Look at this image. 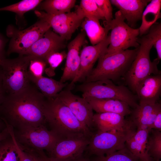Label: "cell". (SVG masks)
<instances>
[{
	"label": "cell",
	"instance_id": "1",
	"mask_svg": "<svg viewBox=\"0 0 161 161\" xmlns=\"http://www.w3.org/2000/svg\"><path fill=\"white\" fill-rule=\"evenodd\" d=\"M47 98L30 84L18 93L7 95L0 107L1 119L18 129L44 125Z\"/></svg>",
	"mask_w": 161,
	"mask_h": 161
},
{
	"label": "cell",
	"instance_id": "2",
	"mask_svg": "<svg viewBox=\"0 0 161 161\" xmlns=\"http://www.w3.org/2000/svg\"><path fill=\"white\" fill-rule=\"evenodd\" d=\"M45 115L46 123L49 124L51 130L61 138L83 136L90 138L93 134L57 95L47 98Z\"/></svg>",
	"mask_w": 161,
	"mask_h": 161
},
{
	"label": "cell",
	"instance_id": "3",
	"mask_svg": "<svg viewBox=\"0 0 161 161\" xmlns=\"http://www.w3.org/2000/svg\"><path fill=\"white\" fill-rule=\"evenodd\" d=\"M138 48L111 54L104 53L98 59L97 66L86 77L85 82L103 80L116 81L123 78L135 58Z\"/></svg>",
	"mask_w": 161,
	"mask_h": 161
},
{
	"label": "cell",
	"instance_id": "4",
	"mask_svg": "<svg viewBox=\"0 0 161 161\" xmlns=\"http://www.w3.org/2000/svg\"><path fill=\"white\" fill-rule=\"evenodd\" d=\"M138 42L140 46L135 58L123 77L128 88L134 94L138 86L146 77L161 74L157 67L160 61L156 58L151 61L150 59L153 46L150 40L145 35L138 38Z\"/></svg>",
	"mask_w": 161,
	"mask_h": 161
},
{
	"label": "cell",
	"instance_id": "5",
	"mask_svg": "<svg viewBox=\"0 0 161 161\" xmlns=\"http://www.w3.org/2000/svg\"><path fill=\"white\" fill-rule=\"evenodd\" d=\"M77 90L82 93L84 98L118 100L126 103L133 109L138 105L137 96L128 87L116 85L110 80L84 82L78 86Z\"/></svg>",
	"mask_w": 161,
	"mask_h": 161
},
{
	"label": "cell",
	"instance_id": "6",
	"mask_svg": "<svg viewBox=\"0 0 161 161\" xmlns=\"http://www.w3.org/2000/svg\"><path fill=\"white\" fill-rule=\"evenodd\" d=\"M30 55H19L13 59L5 58L0 63L3 86L7 95L23 90L30 85L28 66Z\"/></svg>",
	"mask_w": 161,
	"mask_h": 161
},
{
	"label": "cell",
	"instance_id": "7",
	"mask_svg": "<svg viewBox=\"0 0 161 161\" xmlns=\"http://www.w3.org/2000/svg\"><path fill=\"white\" fill-rule=\"evenodd\" d=\"M125 18L119 10L115 14V18L110 22L104 21V27L111 30L110 44L105 54H111L124 51L130 47L138 48L139 28L134 29L127 24Z\"/></svg>",
	"mask_w": 161,
	"mask_h": 161
},
{
	"label": "cell",
	"instance_id": "8",
	"mask_svg": "<svg viewBox=\"0 0 161 161\" xmlns=\"http://www.w3.org/2000/svg\"><path fill=\"white\" fill-rule=\"evenodd\" d=\"M97 131L93 134L85 150L90 155L100 156L108 155L126 147L125 142L135 130Z\"/></svg>",
	"mask_w": 161,
	"mask_h": 161
},
{
	"label": "cell",
	"instance_id": "9",
	"mask_svg": "<svg viewBox=\"0 0 161 161\" xmlns=\"http://www.w3.org/2000/svg\"><path fill=\"white\" fill-rule=\"evenodd\" d=\"M50 28L47 22L40 19L23 30H18L12 25H8L6 29V34L11 39L7 55L16 53L19 55H25L30 47Z\"/></svg>",
	"mask_w": 161,
	"mask_h": 161
},
{
	"label": "cell",
	"instance_id": "10",
	"mask_svg": "<svg viewBox=\"0 0 161 161\" xmlns=\"http://www.w3.org/2000/svg\"><path fill=\"white\" fill-rule=\"evenodd\" d=\"M14 134L17 142L22 148L34 151L45 150L48 152L61 138L44 125L18 129Z\"/></svg>",
	"mask_w": 161,
	"mask_h": 161
},
{
	"label": "cell",
	"instance_id": "11",
	"mask_svg": "<svg viewBox=\"0 0 161 161\" xmlns=\"http://www.w3.org/2000/svg\"><path fill=\"white\" fill-rule=\"evenodd\" d=\"M34 13L40 19L47 22L55 32L66 41L71 38L84 18L76 11L56 15L38 10H35Z\"/></svg>",
	"mask_w": 161,
	"mask_h": 161
},
{
	"label": "cell",
	"instance_id": "12",
	"mask_svg": "<svg viewBox=\"0 0 161 161\" xmlns=\"http://www.w3.org/2000/svg\"><path fill=\"white\" fill-rule=\"evenodd\" d=\"M90 138L83 136L61 138L48 152L49 157L53 161H71L83 155Z\"/></svg>",
	"mask_w": 161,
	"mask_h": 161
},
{
	"label": "cell",
	"instance_id": "13",
	"mask_svg": "<svg viewBox=\"0 0 161 161\" xmlns=\"http://www.w3.org/2000/svg\"><path fill=\"white\" fill-rule=\"evenodd\" d=\"M57 96L80 123L91 130L94 127V114L91 106L86 99L74 95L69 89L62 90Z\"/></svg>",
	"mask_w": 161,
	"mask_h": 161
},
{
	"label": "cell",
	"instance_id": "14",
	"mask_svg": "<svg viewBox=\"0 0 161 161\" xmlns=\"http://www.w3.org/2000/svg\"><path fill=\"white\" fill-rule=\"evenodd\" d=\"M109 44V35L103 41L95 45L83 47L80 54L79 70L75 78L69 85L70 89L75 83L85 80L93 69L95 62L105 53Z\"/></svg>",
	"mask_w": 161,
	"mask_h": 161
},
{
	"label": "cell",
	"instance_id": "15",
	"mask_svg": "<svg viewBox=\"0 0 161 161\" xmlns=\"http://www.w3.org/2000/svg\"><path fill=\"white\" fill-rule=\"evenodd\" d=\"M85 33L83 30L72 40L67 46L68 51L63 74L60 81L65 83L73 80L77 75L80 64V49L85 38Z\"/></svg>",
	"mask_w": 161,
	"mask_h": 161
},
{
	"label": "cell",
	"instance_id": "16",
	"mask_svg": "<svg viewBox=\"0 0 161 161\" xmlns=\"http://www.w3.org/2000/svg\"><path fill=\"white\" fill-rule=\"evenodd\" d=\"M66 41L49 29L30 47L25 55L37 56L45 60L49 54L64 48Z\"/></svg>",
	"mask_w": 161,
	"mask_h": 161
},
{
	"label": "cell",
	"instance_id": "17",
	"mask_svg": "<svg viewBox=\"0 0 161 161\" xmlns=\"http://www.w3.org/2000/svg\"><path fill=\"white\" fill-rule=\"evenodd\" d=\"M161 111V104L159 101L155 103H139L131 110L129 120L137 129H147L150 131L153 123Z\"/></svg>",
	"mask_w": 161,
	"mask_h": 161
},
{
	"label": "cell",
	"instance_id": "18",
	"mask_svg": "<svg viewBox=\"0 0 161 161\" xmlns=\"http://www.w3.org/2000/svg\"><path fill=\"white\" fill-rule=\"evenodd\" d=\"M93 122L94 127L97 130L101 131H123L135 128L130 120L120 114L113 113H96L94 114Z\"/></svg>",
	"mask_w": 161,
	"mask_h": 161
},
{
	"label": "cell",
	"instance_id": "19",
	"mask_svg": "<svg viewBox=\"0 0 161 161\" xmlns=\"http://www.w3.org/2000/svg\"><path fill=\"white\" fill-rule=\"evenodd\" d=\"M161 93V74L151 75L143 79L135 92L139 103H155L160 101Z\"/></svg>",
	"mask_w": 161,
	"mask_h": 161
},
{
	"label": "cell",
	"instance_id": "20",
	"mask_svg": "<svg viewBox=\"0 0 161 161\" xmlns=\"http://www.w3.org/2000/svg\"><path fill=\"white\" fill-rule=\"evenodd\" d=\"M150 0H111V4L116 7L128 24L134 26L141 19L143 11ZM128 24V25H129Z\"/></svg>",
	"mask_w": 161,
	"mask_h": 161
},
{
	"label": "cell",
	"instance_id": "21",
	"mask_svg": "<svg viewBox=\"0 0 161 161\" xmlns=\"http://www.w3.org/2000/svg\"><path fill=\"white\" fill-rule=\"evenodd\" d=\"M150 132L147 129H137L125 142L126 147L141 161H153L147 150Z\"/></svg>",
	"mask_w": 161,
	"mask_h": 161
},
{
	"label": "cell",
	"instance_id": "22",
	"mask_svg": "<svg viewBox=\"0 0 161 161\" xmlns=\"http://www.w3.org/2000/svg\"><path fill=\"white\" fill-rule=\"evenodd\" d=\"M96 113L110 112L117 114L124 117L130 114V107L126 103L112 99L84 98Z\"/></svg>",
	"mask_w": 161,
	"mask_h": 161
},
{
	"label": "cell",
	"instance_id": "23",
	"mask_svg": "<svg viewBox=\"0 0 161 161\" xmlns=\"http://www.w3.org/2000/svg\"><path fill=\"white\" fill-rule=\"evenodd\" d=\"M161 0H152L147 5L142 14L140 35L147 34L151 27L161 18Z\"/></svg>",
	"mask_w": 161,
	"mask_h": 161
},
{
	"label": "cell",
	"instance_id": "24",
	"mask_svg": "<svg viewBox=\"0 0 161 161\" xmlns=\"http://www.w3.org/2000/svg\"><path fill=\"white\" fill-rule=\"evenodd\" d=\"M81 26L92 45L100 43L108 36L109 31L101 25L99 20L85 18Z\"/></svg>",
	"mask_w": 161,
	"mask_h": 161
},
{
	"label": "cell",
	"instance_id": "25",
	"mask_svg": "<svg viewBox=\"0 0 161 161\" xmlns=\"http://www.w3.org/2000/svg\"><path fill=\"white\" fill-rule=\"evenodd\" d=\"M29 79L48 98L56 96L68 84L67 83H62L43 76L38 78H30Z\"/></svg>",
	"mask_w": 161,
	"mask_h": 161
},
{
	"label": "cell",
	"instance_id": "26",
	"mask_svg": "<svg viewBox=\"0 0 161 161\" xmlns=\"http://www.w3.org/2000/svg\"><path fill=\"white\" fill-rule=\"evenodd\" d=\"M76 2L75 0H46L42 1L37 8L50 15H58L70 12Z\"/></svg>",
	"mask_w": 161,
	"mask_h": 161
},
{
	"label": "cell",
	"instance_id": "27",
	"mask_svg": "<svg viewBox=\"0 0 161 161\" xmlns=\"http://www.w3.org/2000/svg\"><path fill=\"white\" fill-rule=\"evenodd\" d=\"M76 12L83 18L104 20L103 15L95 0H81Z\"/></svg>",
	"mask_w": 161,
	"mask_h": 161
},
{
	"label": "cell",
	"instance_id": "28",
	"mask_svg": "<svg viewBox=\"0 0 161 161\" xmlns=\"http://www.w3.org/2000/svg\"><path fill=\"white\" fill-rule=\"evenodd\" d=\"M149 134L147 146L148 154L153 161H160L161 159V131L152 129Z\"/></svg>",
	"mask_w": 161,
	"mask_h": 161
},
{
	"label": "cell",
	"instance_id": "29",
	"mask_svg": "<svg viewBox=\"0 0 161 161\" xmlns=\"http://www.w3.org/2000/svg\"><path fill=\"white\" fill-rule=\"evenodd\" d=\"M0 161H19L17 150L10 135L0 142Z\"/></svg>",
	"mask_w": 161,
	"mask_h": 161
},
{
	"label": "cell",
	"instance_id": "30",
	"mask_svg": "<svg viewBox=\"0 0 161 161\" xmlns=\"http://www.w3.org/2000/svg\"><path fill=\"white\" fill-rule=\"evenodd\" d=\"M42 1L41 0H23L17 3L0 8V11L14 12L20 18H23L26 12L36 8Z\"/></svg>",
	"mask_w": 161,
	"mask_h": 161
},
{
	"label": "cell",
	"instance_id": "31",
	"mask_svg": "<svg viewBox=\"0 0 161 161\" xmlns=\"http://www.w3.org/2000/svg\"><path fill=\"white\" fill-rule=\"evenodd\" d=\"M92 161H141L126 147L110 154L95 156Z\"/></svg>",
	"mask_w": 161,
	"mask_h": 161
},
{
	"label": "cell",
	"instance_id": "32",
	"mask_svg": "<svg viewBox=\"0 0 161 161\" xmlns=\"http://www.w3.org/2000/svg\"><path fill=\"white\" fill-rule=\"evenodd\" d=\"M67 53L65 51L55 52L48 55L45 59L49 66L46 67L44 72L49 77H53L55 74V70L66 58Z\"/></svg>",
	"mask_w": 161,
	"mask_h": 161
},
{
	"label": "cell",
	"instance_id": "33",
	"mask_svg": "<svg viewBox=\"0 0 161 161\" xmlns=\"http://www.w3.org/2000/svg\"><path fill=\"white\" fill-rule=\"evenodd\" d=\"M30 55L28 68L30 78H38L42 76L47 65L44 59L40 57Z\"/></svg>",
	"mask_w": 161,
	"mask_h": 161
},
{
	"label": "cell",
	"instance_id": "34",
	"mask_svg": "<svg viewBox=\"0 0 161 161\" xmlns=\"http://www.w3.org/2000/svg\"><path fill=\"white\" fill-rule=\"evenodd\" d=\"M146 36L151 41L153 46L156 49L157 54L156 58L161 59V24L156 23L150 28Z\"/></svg>",
	"mask_w": 161,
	"mask_h": 161
},
{
	"label": "cell",
	"instance_id": "35",
	"mask_svg": "<svg viewBox=\"0 0 161 161\" xmlns=\"http://www.w3.org/2000/svg\"><path fill=\"white\" fill-rule=\"evenodd\" d=\"M98 7L102 12L105 21L109 22L113 19L112 8L110 0H95Z\"/></svg>",
	"mask_w": 161,
	"mask_h": 161
},
{
	"label": "cell",
	"instance_id": "36",
	"mask_svg": "<svg viewBox=\"0 0 161 161\" xmlns=\"http://www.w3.org/2000/svg\"><path fill=\"white\" fill-rule=\"evenodd\" d=\"M7 128L17 150L19 155V161H32L30 156L24 150L17 142L15 137L13 127L9 125L7 126Z\"/></svg>",
	"mask_w": 161,
	"mask_h": 161
},
{
	"label": "cell",
	"instance_id": "37",
	"mask_svg": "<svg viewBox=\"0 0 161 161\" xmlns=\"http://www.w3.org/2000/svg\"><path fill=\"white\" fill-rule=\"evenodd\" d=\"M151 129L161 131V111L159 112L156 117L151 127Z\"/></svg>",
	"mask_w": 161,
	"mask_h": 161
},
{
	"label": "cell",
	"instance_id": "38",
	"mask_svg": "<svg viewBox=\"0 0 161 161\" xmlns=\"http://www.w3.org/2000/svg\"><path fill=\"white\" fill-rule=\"evenodd\" d=\"M30 156L32 161H42L37 153L35 151L30 149L22 148Z\"/></svg>",
	"mask_w": 161,
	"mask_h": 161
},
{
	"label": "cell",
	"instance_id": "39",
	"mask_svg": "<svg viewBox=\"0 0 161 161\" xmlns=\"http://www.w3.org/2000/svg\"><path fill=\"white\" fill-rule=\"evenodd\" d=\"M5 43V40L0 33V63L2 60L5 58L4 51Z\"/></svg>",
	"mask_w": 161,
	"mask_h": 161
},
{
	"label": "cell",
	"instance_id": "40",
	"mask_svg": "<svg viewBox=\"0 0 161 161\" xmlns=\"http://www.w3.org/2000/svg\"><path fill=\"white\" fill-rule=\"evenodd\" d=\"M5 94L6 92L3 86L1 72L0 68V107L6 97V95Z\"/></svg>",
	"mask_w": 161,
	"mask_h": 161
},
{
	"label": "cell",
	"instance_id": "41",
	"mask_svg": "<svg viewBox=\"0 0 161 161\" xmlns=\"http://www.w3.org/2000/svg\"><path fill=\"white\" fill-rule=\"evenodd\" d=\"M10 136V134L7 127H6L0 131V142Z\"/></svg>",
	"mask_w": 161,
	"mask_h": 161
},
{
	"label": "cell",
	"instance_id": "42",
	"mask_svg": "<svg viewBox=\"0 0 161 161\" xmlns=\"http://www.w3.org/2000/svg\"><path fill=\"white\" fill-rule=\"evenodd\" d=\"M42 161H53L49 157L47 156L43 151H35Z\"/></svg>",
	"mask_w": 161,
	"mask_h": 161
},
{
	"label": "cell",
	"instance_id": "43",
	"mask_svg": "<svg viewBox=\"0 0 161 161\" xmlns=\"http://www.w3.org/2000/svg\"><path fill=\"white\" fill-rule=\"evenodd\" d=\"M71 161H92L89 159L87 157H83L82 156L76 159Z\"/></svg>",
	"mask_w": 161,
	"mask_h": 161
},
{
	"label": "cell",
	"instance_id": "44",
	"mask_svg": "<svg viewBox=\"0 0 161 161\" xmlns=\"http://www.w3.org/2000/svg\"><path fill=\"white\" fill-rule=\"evenodd\" d=\"M3 121H1L0 120V130H1V129H2L3 128L4 124H3V123L2 122Z\"/></svg>",
	"mask_w": 161,
	"mask_h": 161
},
{
	"label": "cell",
	"instance_id": "45",
	"mask_svg": "<svg viewBox=\"0 0 161 161\" xmlns=\"http://www.w3.org/2000/svg\"></svg>",
	"mask_w": 161,
	"mask_h": 161
}]
</instances>
